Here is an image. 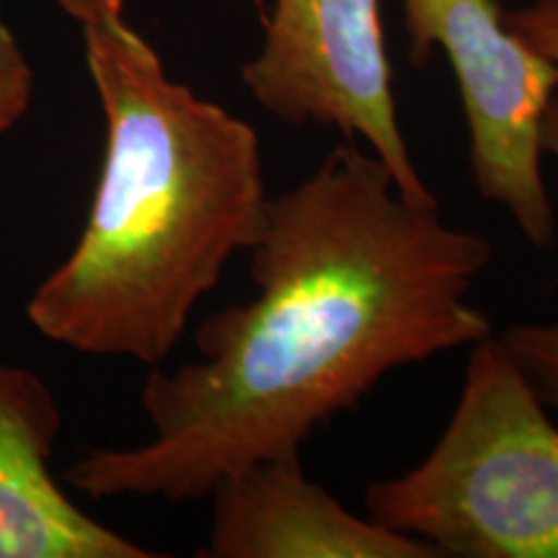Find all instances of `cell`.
Returning a JSON list of instances; mask_svg holds the SVG:
<instances>
[{
	"label": "cell",
	"instance_id": "cell-1",
	"mask_svg": "<svg viewBox=\"0 0 558 558\" xmlns=\"http://www.w3.org/2000/svg\"><path fill=\"white\" fill-rule=\"evenodd\" d=\"M248 254L259 295L202 320L199 360L153 369L140 396L153 437L75 460L81 494L205 499L248 465L300 458L393 369L494 333L471 303L494 254L486 235L445 222L437 199L403 197L352 140L269 197Z\"/></svg>",
	"mask_w": 558,
	"mask_h": 558
},
{
	"label": "cell",
	"instance_id": "cell-2",
	"mask_svg": "<svg viewBox=\"0 0 558 558\" xmlns=\"http://www.w3.org/2000/svg\"><path fill=\"white\" fill-rule=\"evenodd\" d=\"M107 145L88 220L26 316L54 344L160 365L267 218L256 130L169 78L128 21L86 24Z\"/></svg>",
	"mask_w": 558,
	"mask_h": 558
},
{
	"label": "cell",
	"instance_id": "cell-3",
	"mask_svg": "<svg viewBox=\"0 0 558 558\" xmlns=\"http://www.w3.org/2000/svg\"><path fill=\"white\" fill-rule=\"evenodd\" d=\"M365 507L442 558H558V427L505 341L473 344L435 448L369 484Z\"/></svg>",
	"mask_w": 558,
	"mask_h": 558
},
{
	"label": "cell",
	"instance_id": "cell-4",
	"mask_svg": "<svg viewBox=\"0 0 558 558\" xmlns=\"http://www.w3.org/2000/svg\"><path fill=\"white\" fill-rule=\"evenodd\" d=\"M414 65L432 47L448 54L469 122L471 171L481 197L505 207L522 239L556 243V213L543 181V114L558 70L505 24L497 0H403Z\"/></svg>",
	"mask_w": 558,
	"mask_h": 558
},
{
	"label": "cell",
	"instance_id": "cell-5",
	"mask_svg": "<svg viewBox=\"0 0 558 558\" xmlns=\"http://www.w3.org/2000/svg\"><path fill=\"white\" fill-rule=\"evenodd\" d=\"M241 75L271 117L362 140L403 197L437 199L399 124L380 0H275L262 52Z\"/></svg>",
	"mask_w": 558,
	"mask_h": 558
},
{
	"label": "cell",
	"instance_id": "cell-6",
	"mask_svg": "<svg viewBox=\"0 0 558 558\" xmlns=\"http://www.w3.org/2000/svg\"><path fill=\"white\" fill-rule=\"evenodd\" d=\"M209 497L202 558H442L429 543L349 512L300 458L248 465Z\"/></svg>",
	"mask_w": 558,
	"mask_h": 558
},
{
	"label": "cell",
	"instance_id": "cell-7",
	"mask_svg": "<svg viewBox=\"0 0 558 558\" xmlns=\"http://www.w3.org/2000/svg\"><path fill=\"white\" fill-rule=\"evenodd\" d=\"M58 399L24 365L0 362V558H156L94 520L52 476Z\"/></svg>",
	"mask_w": 558,
	"mask_h": 558
},
{
	"label": "cell",
	"instance_id": "cell-8",
	"mask_svg": "<svg viewBox=\"0 0 558 558\" xmlns=\"http://www.w3.org/2000/svg\"><path fill=\"white\" fill-rule=\"evenodd\" d=\"M543 153L558 160V88L543 114L541 132ZM501 341L518 362L530 386L546 403L558 411V320L554 324H512L501 331Z\"/></svg>",
	"mask_w": 558,
	"mask_h": 558
},
{
	"label": "cell",
	"instance_id": "cell-9",
	"mask_svg": "<svg viewBox=\"0 0 558 558\" xmlns=\"http://www.w3.org/2000/svg\"><path fill=\"white\" fill-rule=\"evenodd\" d=\"M34 73L16 34L0 13V135L11 130L32 104Z\"/></svg>",
	"mask_w": 558,
	"mask_h": 558
},
{
	"label": "cell",
	"instance_id": "cell-10",
	"mask_svg": "<svg viewBox=\"0 0 558 558\" xmlns=\"http://www.w3.org/2000/svg\"><path fill=\"white\" fill-rule=\"evenodd\" d=\"M505 24L558 70V0H533L522 9L505 11Z\"/></svg>",
	"mask_w": 558,
	"mask_h": 558
},
{
	"label": "cell",
	"instance_id": "cell-11",
	"mask_svg": "<svg viewBox=\"0 0 558 558\" xmlns=\"http://www.w3.org/2000/svg\"><path fill=\"white\" fill-rule=\"evenodd\" d=\"M54 3L81 26L124 16V0H54Z\"/></svg>",
	"mask_w": 558,
	"mask_h": 558
}]
</instances>
